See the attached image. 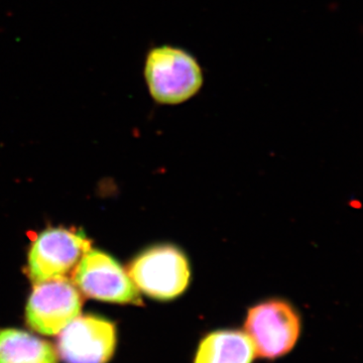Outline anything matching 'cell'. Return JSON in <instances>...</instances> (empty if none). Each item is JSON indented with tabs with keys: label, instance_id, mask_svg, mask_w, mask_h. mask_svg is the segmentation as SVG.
Here are the masks:
<instances>
[{
	"label": "cell",
	"instance_id": "7",
	"mask_svg": "<svg viewBox=\"0 0 363 363\" xmlns=\"http://www.w3.org/2000/svg\"><path fill=\"white\" fill-rule=\"evenodd\" d=\"M57 353L64 363H108L116 353V324L96 315L78 316L58 334Z\"/></svg>",
	"mask_w": 363,
	"mask_h": 363
},
{
	"label": "cell",
	"instance_id": "4",
	"mask_svg": "<svg viewBox=\"0 0 363 363\" xmlns=\"http://www.w3.org/2000/svg\"><path fill=\"white\" fill-rule=\"evenodd\" d=\"M82 306L77 286L66 277L35 284L26 303V325L42 335H58L80 315Z\"/></svg>",
	"mask_w": 363,
	"mask_h": 363
},
{
	"label": "cell",
	"instance_id": "3",
	"mask_svg": "<svg viewBox=\"0 0 363 363\" xmlns=\"http://www.w3.org/2000/svg\"><path fill=\"white\" fill-rule=\"evenodd\" d=\"M302 321L297 309L283 298H269L252 306L245 320V332L255 357L274 360L294 350L300 338Z\"/></svg>",
	"mask_w": 363,
	"mask_h": 363
},
{
	"label": "cell",
	"instance_id": "8",
	"mask_svg": "<svg viewBox=\"0 0 363 363\" xmlns=\"http://www.w3.org/2000/svg\"><path fill=\"white\" fill-rule=\"evenodd\" d=\"M255 352L245 331L219 329L198 344L193 363H252Z\"/></svg>",
	"mask_w": 363,
	"mask_h": 363
},
{
	"label": "cell",
	"instance_id": "1",
	"mask_svg": "<svg viewBox=\"0 0 363 363\" xmlns=\"http://www.w3.org/2000/svg\"><path fill=\"white\" fill-rule=\"evenodd\" d=\"M145 78L157 104L187 101L201 89V67L194 57L178 48L162 45L150 50L145 59Z\"/></svg>",
	"mask_w": 363,
	"mask_h": 363
},
{
	"label": "cell",
	"instance_id": "2",
	"mask_svg": "<svg viewBox=\"0 0 363 363\" xmlns=\"http://www.w3.org/2000/svg\"><path fill=\"white\" fill-rule=\"evenodd\" d=\"M128 276L147 297L172 301L187 291L192 271L183 250L173 245H157L140 252L131 262Z\"/></svg>",
	"mask_w": 363,
	"mask_h": 363
},
{
	"label": "cell",
	"instance_id": "6",
	"mask_svg": "<svg viewBox=\"0 0 363 363\" xmlns=\"http://www.w3.org/2000/svg\"><path fill=\"white\" fill-rule=\"evenodd\" d=\"M90 247V240L81 231L62 227L45 229L28 253V276L35 284L65 277Z\"/></svg>",
	"mask_w": 363,
	"mask_h": 363
},
{
	"label": "cell",
	"instance_id": "9",
	"mask_svg": "<svg viewBox=\"0 0 363 363\" xmlns=\"http://www.w3.org/2000/svg\"><path fill=\"white\" fill-rule=\"evenodd\" d=\"M0 363H59L54 346L16 328H0Z\"/></svg>",
	"mask_w": 363,
	"mask_h": 363
},
{
	"label": "cell",
	"instance_id": "5",
	"mask_svg": "<svg viewBox=\"0 0 363 363\" xmlns=\"http://www.w3.org/2000/svg\"><path fill=\"white\" fill-rule=\"evenodd\" d=\"M81 292L95 300L116 304L143 305L142 296L123 267L107 253L88 250L74 271Z\"/></svg>",
	"mask_w": 363,
	"mask_h": 363
}]
</instances>
